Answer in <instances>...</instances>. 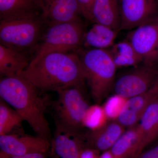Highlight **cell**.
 Returning a JSON list of instances; mask_svg holds the SVG:
<instances>
[{
	"instance_id": "17",
	"label": "cell",
	"mask_w": 158,
	"mask_h": 158,
	"mask_svg": "<svg viewBox=\"0 0 158 158\" xmlns=\"http://www.w3.org/2000/svg\"><path fill=\"white\" fill-rule=\"evenodd\" d=\"M31 55L0 44V75L1 78L18 75L28 67Z\"/></svg>"
},
{
	"instance_id": "2",
	"label": "cell",
	"mask_w": 158,
	"mask_h": 158,
	"mask_svg": "<svg viewBox=\"0 0 158 158\" xmlns=\"http://www.w3.org/2000/svg\"><path fill=\"white\" fill-rule=\"evenodd\" d=\"M20 75L45 93L85 86L81 62L74 52L50 53L33 59Z\"/></svg>"
},
{
	"instance_id": "30",
	"label": "cell",
	"mask_w": 158,
	"mask_h": 158,
	"mask_svg": "<svg viewBox=\"0 0 158 158\" xmlns=\"http://www.w3.org/2000/svg\"></svg>"
},
{
	"instance_id": "29",
	"label": "cell",
	"mask_w": 158,
	"mask_h": 158,
	"mask_svg": "<svg viewBox=\"0 0 158 158\" xmlns=\"http://www.w3.org/2000/svg\"><path fill=\"white\" fill-rule=\"evenodd\" d=\"M99 158H116L115 156L111 151L109 150L106 151L102 152L101 155H100Z\"/></svg>"
},
{
	"instance_id": "23",
	"label": "cell",
	"mask_w": 158,
	"mask_h": 158,
	"mask_svg": "<svg viewBox=\"0 0 158 158\" xmlns=\"http://www.w3.org/2000/svg\"><path fill=\"white\" fill-rule=\"evenodd\" d=\"M108 119L103 107L98 105L90 106L84 118V126L90 130L97 129L103 126Z\"/></svg>"
},
{
	"instance_id": "27",
	"label": "cell",
	"mask_w": 158,
	"mask_h": 158,
	"mask_svg": "<svg viewBox=\"0 0 158 158\" xmlns=\"http://www.w3.org/2000/svg\"><path fill=\"white\" fill-rule=\"evenodd\" d=\"M99 152L96 149L86 146L82 150L79 158H99Z\"/></svg>"
},
{
	"instance_id": "5",
	"label": "cell",
	"mask_w": 158,
	"mask_h": 158,
	"mask_svg": "<svg viewBox=\"0 0 158 158\" xmlns=\"http://www.w3.org/2000/svg\"><path fill=\"white\" fill-rule=\"evenodd\" d=\"M84 88L71 87L57 92L50 110L56 127L69 132L82 133L84 120L90 106L86 101Z\"/></svg>"
},
{
	"instance_id": "1",
	"label": "cell",
	"mask_w": 158,
	"mask_h": 158,
	"mask_svg": "<svg viewBox=\"0 0 158 158\" xmlns=\"http://www.w3.org/2000/svg\"><path fill=\"white\" fill-rule=\"evenodd\" d=\"M1 98L13 107L37 136L51 141L52 136L46 114L52 100L20 74L1 78Z\"/></svg>"
},
{
	"instance_id": "10",
	"label": "cell",
	"mask_w": 158,
	"mask_h": 158,
	"mask_svg": "<svg viewBox=\"0 0 158 158\" xmlns=\"http://www.w3.org/2000/svg\"><path fill=\"white\" fill-rule=\"evenodd\" d=\"M50 146V141L38 136L19 134L0 135V152L10 155L36 153L47 154Z\"/></svg>"
},
{
	"instance_id": "25",
	"label": "cell",
	"mask_w": 158,
	"mask_h": 158,
	"mask_svg": "<svg viewBox=\"0 0 158 158\" xmlns=\"http://www.w3.org/2000/svg\"><path fill=\"white\" fill-rule=\"evenodd\" d=\"M83 17L88 20L92 21V10L95 0H77Z\"/></svg>"
},
{
	"instance_id": "13",
	"label": "cell",
	"mask_w": 158,
	"mask_h": 158,
	"mask_svg": "<svg viewBox=\"0 0 158 158\" xmlns=\"http://www.w3.org/2000/svg\"><path fill=\"white\" fill-rule=\"evenodd\" d=\"M139 122L138 144L133 158H138L145 148L158 138V95L150 102Z\"/></svg>"
},
{
	"instance_id": "28",
	"label": "cell",
	"mask_w": 158,
	"mask_h": 158,
	"mask_svg": "<svg viewBox=\"0 0 158 158\" xmlns=\"http://www.w3.org/2000/svg\"><path fill=\"white\" fill-rule=\"evenodd\" d=\"M138 158H158V143L149 149L143 152Z\"/></svg>"
},
{
	"instance_id": "24",
	"label": "cell",
	"mask_w": 158,
	"mask_h": 158,
	"mask_svg": "<svg viewBox=\"0 0 158 158\" xmlns=\"http://www.w3.org/2000/svg\"><path fill=\"white\" fill-rule=\"evenodd\" d=\"M127 99L116 94L108 99L103 106L108 119H117Z\"/></svg>"
},
{
	"instance_id": "26",
	"label": "cell",
	"mask_w": 158,
	"mask_h": 158,
	"mask_svg": "<svg viewBox=\"0 0 158 158\" xmlns=\"http://www.w3.org/2000/svg\"><path fill=\"white\" fill-rule=\"evenodd\" d=\"M45 154L36 153L21 156H13L0 152V158H47Z\"/></svg>"
},
{
	"instance_id": "9",
	"label": "cell",
	"mask_w": 158,
	"mask_h": 158,
	"mask_svg": "<svg viewBox=\"0 0 158 158\" xmlns=\"http://www.w3.org/2000/svg\"><path fill=\"white\" fill-rule=\"evenodd\" d=\"M129 31L127 39L141 57L142 63L156 66L158 64V19Z\"/></svg>"
},
{
	"instance_id": "3",
	"label": "cell",
	"mask_w": 158,
	"mask_h": 158,
	"mask_svg": "<svg viewBox=\"0 0 158 158\" xmlns=\"http://www.w3.org/2000/svg\"><path fill=\"white\" fill-rule=\"evenodd\" d=\"M80 59L85 82L94 101L101 103L113 89L117 67L109 49L80 48Z\"/></svg>"
},
{
	"instance_id": "7",
	"label": "cell",
	"mask_w": 158,
	"mask_h": 158,
	"mask_svg": "<svg viewBox=\"0 0 158 158\" xmlns=\"http://www.w3.org/2000/svg\"><path fill=\"white\" fill-rule=\"evenodd\" d=\"M158 76L156 66L142 63L116 80L113 90L115 94L129 98L146 92L154 84Z\"/></svg>"
},
{
	"instance_id": "14",
	"label": "cell",
	"mask_w": 158,
	"mask_h": 158,
	"mask_svg": "<svg viewBox=\"0 0 158 158\" xmlns=\"http://www.w3.org/2000/svg\"><path fill=\"white\" fill-rule=\"evenodd\" d=\"M125 131L117 120L108 121L102 127L83 134L85 145L99 152L109 150Z\"/></svg>"
},
{
	"instance_id": "4",
	"label": "cell",
	"mask_w": 158,
	"mask_h": 158,
	"mask_svg": "<svg viewBox=\"0 0 158 158\" xmlns=\"http://www.w3.org/2000/svg\"><path fill=\"white\" fill-rule=\"evenodd\" d=\"M49 24L43 14L0 21V44L31 55L36 54Z\"/></svg>"
},
{
	"instance_id": "6",
	"label": "cell",
	"mask_w": 158,
	"mask_h": 158,
	"mask_svg": "<svg viewBox=\"0 0 158 158\" xmlns=\"http://www.w3.org/2000/svg\"><path fill=\"white\" fill-rule=\"evenodd\" d=\"M85 32L81 19L49 26L33 59L50 53L67 52L81 48Z\"/></svg>"
},
{
	"instance_id": "11",
	"label": "cell",
	"mask_w": 158,
	"mask_h": 158,
	"mask_svg": "<svg viewBox=\"0 0 158 158\" xmlns=\"http://www.w3.org/2000/svg\"><path fill=\"white\" fill-rule=\"evenodd\" d=\"M50 143L51 158H79L86 146L83 133L75 134L56 127Z\"/></svg>"
},
{
	"instance_id": "16",
	"label": "cell",
	"mask_w": 158,
	"mask_h": 158,
	"mask_svg": "<svg viewBox=\"0 0 158 158\" xmlns=\"http://www.w3.org/2000/svg\"><path fill=\"white\" fill-rule=\"evenodd\" d=\"M43 0H0V21L43 14Z\"/></svg>"
},
{
	"instance_id": "18",
	"label": "cell",
	"mask_w": 158,
	"mask_h": 158,
	"mask_svg": "<svg viewBox=\"0 0 158 158\" xmlns=\"http://www.w3.org/2000/svg\"><path fill=\"white\" fill-rule=\"evenodd\" d=\"M92 21L120 31L119 0H95L92 8Z\"/></svg>"
},
{
	"instance_id": "8",
	"label": "cell",
	"mask_w": 158,
	"mask_h": 158,
	"mask_svg": "<svg viewBox=\"0 0 158 158\" xmlns=\"http://www.w3.org/2000/svg\"><path fill=\"white\" fill-rule=\"evenodd\" d=\"M120 31H131L158 19V0H119Z\"/></svg>"
},
{
	"instance_id": "20",
	"label": "cell",
	"mask_w": 158,
	"mask_h": 158,
	"mask_svg": "<svg viewBox=\"0 0 158 158\" xmlns=\"http://www.w3.org/2000/svg\"><path fill=\"white\" fill-rule=\"evenodd\" d=\"M108 49L117 68L136 67L143 62L141 57L127 39L115 43Z\"/></svg>"
},
{
	"instance_id": "22",
	"label": "cell",
	"mask_w": 158,
	"mask_h": 158,
	"mask_svg": "<svg viewBox=\"0 0 158 158\" xmlns=\"http://www.w3.org/2000/svg\"><path fill=\"white\" fill-rule=\"evenodd\" d=\"M24 121L22 116L12 110L2 99L0 100V135H8L19 127Z\"/></svg>"
},
{
	"instance_id": "15",
	"label": "cell",
	"mask_w": 158,
	"mask_h": 158,
	"mask_svg": "<svg viewBox=\"0 0 158 158\" xmlns=\"http://www.w3.org/2000/svg\"><path fill=\"white\" fill-rule=\"evenodd\" d=\"M43 15L49 26L81 19L77 0H43Z\"/></svg>"
},
{
	"instance_id": "12",
	"label": "cell",
	"mask_w": 158,
	"mask_h": 158,
	"mask_svg": "<svg viewBox=\"0 0 158 158\" xmlns=\"http://www.w3.org/2000/svg\"><path fill=\"white\" fill-rule=\"evenodd\" d=\"M157 95L158 77L146 92L127 99L116 120L125 127L129 128L135 126L150 102Z\"/></svg>"
},
{
	"instance_id": "19",
	"label": "cell",
	"mask_w": 158,
	"mask_h": 158,
	"mask_svg": "<svg viewBox=\"0 0 158 158\" xmlns=\"http://www.w3.org/2000/svg\"><path fill=\"white\" fill-rule=\"evenodd\" d=\"M118 31L110 27L94 23L87 32H85L83 46L88 49H108L115 43Z\"/></svg>"
},
{
	"instance_id": "21",
	"label": "cell",
	"mask_w": 158,
	"mask_h": 158,
	"mask_svg": "<svg viewBox=\"0 0 158 158\" xmlns=\"http://www.w3.org/2000/svg\"><path fill=\"white\" fill-rule=\"evenodd\" d=\"M138 141L137 125L125 131L110 150L116 158H133Z\"/></svg>"
}]
</instances>
